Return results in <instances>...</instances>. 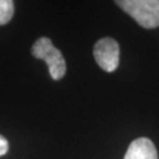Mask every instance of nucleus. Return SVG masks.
<instances>
[{
	"instance_id": "1",
	"label": "nucleus",
	"mask_w": 159,
	"mask_h": 159,
	"mask_svg": "<svg viewBox=\"0 0 159 159\" xmlns=\"http://www.w3.org/2000/svg\"><path fill=\"white\" fill-rule=\"evenodd\" d=\"M144 29L159 27V0H114Z\"/></svg>"
},
{
	"instance_id": "2",
	"label": "nucleus",
	"mask_w": 159,
	"mask_h": 159,
	"mask_svg": "<svg viewBox=\"0 0 159 159\" xmlns=\"http://www.w3.org/2000/svg\"><path fill=\"white\" fill-rule=\"evenodd\" d=\"M32 56L45 60L53 80H60L66 73V61L61 52L54 47L50 38L41 37L37 40L32 46Z\"/></svg>"
},
{
	"instance_id": "3",
	"label": "nucleus",
	"mask_w": 159,
	"mask_h": 159,
	"mask_svg": "<svg viewBox=\"0 0 159 159\" xmlns=\"http://www.w3.org/2000/svg\"><path fill=\"white\" fill-rule=\"evenodd\" d=\"M93 56L97 64L105 72H114L119 66V45L112 38L106 37L98 40L93 48Z\"/></svg>"
},
{
	"instance_id": "4",
	"label": "nucleus",
	"mask_w": 159,
	"mask_h": 159,
	"mask_svg": "<svg viewBox=\"0 0 159 159\" xmlns=\"http://www.w3.org/2000/svg\"><path fill=\"white\" fill-rule=\"evenodd\" d=\"M124 159H158V152L152 140L142 137L131 143Z\"/></svg>"
},
{
	"instance_id": "5",
	"label": "nucleus",
	"mask_w": 159,
	"mask_h": 159,
	"mask_svg": "<svg viewBox=\"0 0 159 159\" xmlns=\"http://www.w3.org/2000/svg\"><path fill=\"white\" fill-rule=\"evenodd\" d=\"M14 4L13 0H0V25L7 24L13 17Z\"/></svg>"
},
{
	"instance_id": "6",
	"label": "nucleus",
	"mask_w": 159,
	"mask_h": 159,
	"mask_svg": "<svg viewBox=\"0 0 159 159\" xmlns=\"http://www.w3.org/2000/svg\"><path fill=\"white\" fill-rule=\"evenodd\" d=\"M8 148H10V144L7 142V139L0 134V157L8 152Z\"/></svg>"
}]
</instances>
